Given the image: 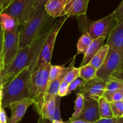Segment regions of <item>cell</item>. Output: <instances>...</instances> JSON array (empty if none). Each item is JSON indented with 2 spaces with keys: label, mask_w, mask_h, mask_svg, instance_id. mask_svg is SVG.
<instances>
[{
  "label": "cell",
  "mask_w": 123,
  "mask_h": 123,
  "mask_svg": "<svg viewBox=\"0 0 123 123\" xmlns=\"http://www.w3.org/2000/svg\"><path fill=\"white\" fill-rule=\"evenodd\" d=\"M54 20L31 45L19 49L13 61L0 71V86H3L9 82L26 67H28L31 73L34 72L43 44L55 25L56 22H54Z\"/></svg>",
  "instance_id": "obj_1"
},
{
  "label": "cell",
  "mask_w": 123,
  "mask_h": 123,
  "mask_svg": "<svg viewBox=\"0 0 123 123\" xmlns=\"http://www.w3.org/2000/svg\"><path fill=\"white\" fill-rule=\"evenodd\" d=\"M54 19L47 13L44 7L37 11L19 30V49L31 45Z\"/></svg>",
  "instance_id": "obj_2"
},
{
  "label": "cell",
  "mask_w": 123,
  "mask_h": 123,
  "mask_svg": "<svg viewBox=\"0 0 123 123\" xmlns=\"http://www.w3.org/2000/svg\"><path fill=\"white\" fill-rule=\"evenodd\" d=\"M51 62L44 63L32 72L27 82L29 96L33 99L38 114H40L48 90L49 72L52 67Z\"/></svg>",
  "instance_id": "obj_3"
},
{
  "label": "cell",
  "mask_w": 123,
  "mask_h": 123,
  "mask_svg": "<svg viewBox=\"0 0 123 123\" xmlns=\"http://www.w3.org/2000/svg\"><path fill=\"white\" fill-rule=\"evenodd\" d=\"M31 73L28 67L24 68L12 80L2 86L1 106L8 108L12 102L30 97L27 89V82Z\"/></svg>",
  "instance_id": "obj_4"
},
{
  "label": "cell",
  "mask_w": 123,
  "mask_h": 123,
  "mask_svg": "<svg viewBox=\"0 0 123 123\" xmlns=\"http://www.w3.org/2000/svg\"><path fill=\"white\" fill-rule=\"evenodd\" d=\"M79 26H85V32L92 40L99 37H108L118 21L113 12L109 15L96 21H91L86 14L78 16Z\"/></svg>",
  "instance_id": "obj_5"
},
{
  "label": "cell",
  "mask_w": 123,
  "mask_h": 123,
  "mask_svg": "<svg viewBox=\"0 0 123 123\" xmlns=\"http://www.w3.org/2000/svg\"><path fill=\"white\" fill-rule=\"evenodd\" d=\"M19 25L11 31H4L2 57L4 67L10 64L19 50Z\"/></svg>",
  "instance_id": "obj_6"
},
{
  "label": "cell",
  "mask_w": 123,
  "mask_h": 123,
  "mask_svg": "<svg viewBox=\"0 0 123 123\" xmlns=\"http://www.w3.org/2000/svg\"><path fill=\"white\" fill-rule=\"evenodd\" d=\"M123 67V60L120 54L116 50L109 48L104 62L97 70L96 77L107 83L109 81L112 75Z\"/></svg>",
  "instance_id": "obj_7"
},
{
  "label": "cell",
  "mask_w": 123,
  "mask_h": 123,
  "mask_svg": "<svg viewBox=\"0 0 123 123\" xmlns=\"http://www.w3.org/2000/svg\"><path fill=\"white\" fill-rule=\"evenodd\" d=\"M34 0H13L4 10L3 13L10 15L18 25H23L31 16Z\"/></svg>",
  "instance_id": "obj_8"
},
{
  "label": "cell",
  "mask_w": 123,
  "mask_h": 123,
  "mask_svg": "<svg viewBox=\"0 0 123 123\" xmlns=\"http://www.w3.org/2000/svg\"><path fill=\"white\" fill-rule=\"evenodd\" d=\"M67 18H68L67 16H64L62 17V18L60 19V20L56 21L54 28L49 34L48 37H47L46 40L43 44V46L41 50L40 54V56L38 57V61H37V64H36L35 71L40 66L43 64L50 62L56 37L61 30V27L64 24L66 20H67Z\"/></svg>",
  "instance_id": "obj_9"
},
{
  "label": "cell",
  "mask_w": 123,
  "mask_h": 123,
  "mask_svg": "<svg viewBox=\"0 0 123 123\" xmlns=\"http://www.w3.org/2000/svg\"><path fill=\"white\" fill-rule=\"evenodd\" d=\"M106 85V82L96 77L89 81L85 82L80 86L79 91L85 98H91L98 100L100 97L103 96Z\"/></svg>",
  "instance_id": "obj_10"
},
{
  "label": "cell",
  "mask_w": 123,
  "mask_h": 123,
  "mask_svg": "<svg viewBox=\"0 0 123 123\" xmlns=\"http://www.w3.org/2000/svg\"><path fill=\"white\" fill-rule=\"evenodd\" d=\"M100 119L98 101L94 98H85L82 110L74 120H82L90 123H95Z\"/></svg>",
  "instance_id": "obj_11"
},
{
  "label": "cell",
  "mask_w": 123,
  "mask_h": 123,
  "mask_svg": "<svg viewBox=\"0 0 123 123\" xmlns=\"http://www.w3.org/2000/svg\"><path fill=\"white\" fill-rule=\"evenodd\" d=\"M32 104H34V102L31 97H26L20 100L11 103L8 108L11 110L12 113L7 123H20L28 108Z\"/></svg>",
  "instance_id": "obj_12"
},
{
  "label": "cell",
  "mask_w": 123,
  "mask_h": 123,
  "mask_svg": "<svg viewBox=\"0 0 123 123\" xmlns=\"http://www.w3.org/2000/svg\"><path fill=\"white\" fill-rule=\"evenodd\" d=\"M106 44L120 54L123 64V22L117 24L113 29L108 36Z\"/></svg>",
  "instance_id": "obj_13"
},
{
  "label": "cell",
  "mask_w": 123,
  "mask_h": 123,
  "mask_svg": "<svg viewBox=\"0 0 123 123\" xmlns=\"http://www.w3.org/2000/svg\"><path fill=\"white\" fill-rule=\"evenodd\" d=\"M89 0H67L65 7L66 15L80 16L86 14Z\"/></svg>",
  "instance_id": "obj_14"
},
{
  "label": "cell",
  "mask_w": 123,
  "mask_h": 123,
  "mask_svg": "<svg viewBox=\"0 0 123 123\" xmlns=\"http://www.w3.org/2000/svg\"><path fill=\"white\" fill-rule=\"evenodd\" d=\"M67 0H49L44 7L48 14L54 19L66 15L65 7Z\"/></svg>",
  "instance_id": "obj_15"
},
{
  "label": "cell",
  "mask_w": 123,
  "mask_h": 123,
  "mask_svg": "<svg viewBox=\"0 0 123 123\" xmlns=\"http://www.w3.org/2000/svg\"><path fill=\"white\" fill-rule=\"evenodd\" d=\"M105 40V37H99L92 40L90 46L88 48L86 53L84 55L82 63L79 67L85 66V65L90 63L92 58L96 55L98 50L104 45L103 43H104Z\"/></svg>",
  "instance_id": "obj_16"
},
{
  "label": "cell",
  "mask_w": 123,
  "mask_h": 123,
  "mask_svg": "<svg viewBox=\"0 0 123 123\" xmlns=\"http://www.w3.org/2000/svg\"><path fill=\"white\" fill-rule=\"evenodd\" d=\"M67 70H68V67H66V69L60 74V76L56 78L54 81H53L48 86L46 94L45 96V99H44V103L46 101H48V100L54 98V97H56L58 96L59 86H60L61 82L64 80V76L66 75V73H67Z\"/></svg>",
  "instance_id": "obj_17"
},
{
  "label": "cell",
  "mask_w": 123,
  "mask_h": 123,
  "mask_svg": "<svg viewBox=\"0 0 123 123\" xmlns=\"http://www.w3.org/2000/svg\"><path fill=\"white\" fill-rule=\"evenodd\" d=\"M55 98L56 97L52 98L44 103L40 114L41 118L52 121L55 107Z\"/></svg>",
  "instance_id": "obj_18"
},
{
  "label": "cell",
  "mask_w": 123,
  "mask_h": 123,
  "mask_svg": "<svg viewBox=\"0 0 123 123\" xmlns=\"http://www.w3.org/2000/svg\"><path fill=\"white\" fill-rule=\"evenodd\" d=\"M97 101L98 112L100 118H111L114 117L110 105V102L103 97H100Z\"/></svg>",
  "instance_id": "obj_19"
},
{
  "label": "cell",
  "mask_w": 123,
  "mask_h": 123,
  "mask_svg": "<svg viewBox=\"0 0 123 123\" xmlns=\"http://www.w3.org/2000/svg\"><path fill=\"white\" fill-rule=\"evenodd\" d=\"M122 86V84L114 79H111L109 81L107 82L106 86L102 97H105L108 102H111L113 95L117 91H120Z\"/></svg>",
  "instance_id": "obj_20"
},
{
  "label": "cell",
  "mask_w": 123,
  "mask_h": 123,
  "mask_svg": "<svg viewBox=\"0 0 123 123\" xmlns=\"http://www.w3.org/2000/svg\"><path fill=\"white\" fill-rule=\"evenodd\" d=\"M108 50H109V46L107 44L103 45L102 48L98 50V52L96 54V55L92 58L89 64L96 70L98 69L104 62L108 54Z\"/></svg>",
  "instance_id": "obj_21"
},
{
  "label": "cell",
  "mask_w": 123,
  "mask_h": 123,
  "mask_svg": "<svg viewBox=\"0 0 123 123\" xmlns=\"http://www.w3.org/2000/svg\"><path fill=\"white\" fill-rule=\"evenodd\" d=\"M79 68V78H81L84 82H87L96 77L97 70L92 66L88 64L83 67Z\"/></svg>",
  "instance_id": "obj_22"
},
{
  "label": "cell",
  "mask_w": 123,
  "mask_h": 123,
  "mask_svg": "<svg viewBox=\"0 0 123 123\" xmlns=\"http://www.w3.org/2000/svg\"><path fill=\"white\" fill-rule=\"evenodd\" d=\"M92 38L88 35L86 32H85L84 34L79 38L77 44V55L80 54H84L86 53L88 48L92 42Z\"/></svg>",
  "instance_id": "obj_23"
},
{
  "label": "cell",
  "mask_w": 123,
  "mask_h": 123,
  "mask_svg": "<svg viewBox=\"0 0 123 123\" xmlns=\"http://www.w3.org/2000/svg\"><path fill=\"white\" fill-rule=\"evenodd\" d=\"M0 24L3 31H11L18 25L13 18L3 12L0 14Z\"/></svg>",
  "instance_id": "obj_24"
},
{
  "label": "cell",
  "mask_w": 123,
  "mask_h": 123,
  "mask_svg": "<svg viewBox=\"0 0 123 123\" xmlns=\"http://www.w3.org/2000/svg\"><path fill=\"white\" fill-rule=\"evenodd\" d=\"M76 56V55L74 56L72 63L68 67V70L66 73V75L64 78V80L67 82L69 84H70L72 82H73L77 78H79V68H76L75 67H74Z\"/></svg>",
  "instance_id": "obj_25"
},
{
  "label": "cell",
  "mask_w": 123,
  "mask_h": 123,
  "mask_svg": "<svg viewBox=\"0 0 123 123\" xmlns=\"http://www.w3.org/2000/svg\"><path fill=\"white\" fill-rule=\"evenodd\" d=\"M84 100H85V97H84V95L80 92H78L76 94V98L74 102V113L73 114L72 117L69 119L68 123L73 121L80 114L82 110L83 107H84Z\"/></svg>",
  "instance_id": "obj_26"
},
{
  "label": "cell",
  "mask_w": 123,
  "mask_h": 123,
  "mask_svg": "<svg viewBox=\"0 0 123 123\" xmlns=\"http://www.w3.org/2000/svg\"><path fill=\"white\" fill-rule=\"evenodd\" d=\"M64 65H63V66H52L50 70V72H49L48 88V86H49V85H50L53 81H54L56 78H58L60 76V74L63 72V71L65 69H66V67H64Z\"/></svg>",
  "instance_id": "obj_27"
},
{
  "label": "cell",
  "mask_w": 123,
  "mask_h": 123,
  "mask_svg": "<svg viewBox=\"0 0 123 123\" xmlns=\"http://www.w3.org/2000/svg\"><path fill=\"white\" fill-rule=\"evenodd\" d=\"M110 105L114 117H123V102H111Z\"/></svg>",
  "instance_id": "obj_28"
},
{
  "label": "cell",
  "mask_w": 123,
  "mask_h": 123,
  "mask_svg": "<svg viewBox=\"0 0 123 123\" xmlns=\"http://www.w3.org/2000/svg\"><path fill=\"white\" fill-rule=\"evenodd\" d=\"M61 98L60 96H57L55 98V107L54 111V117H53L52 121H62L61 117V112H60V103H61Z\"/></svg>",
  "instance_id": "obj_29"
},
{
  "label": "cell",
  "mask_w": 123,
  "mask_h": 123,
  "mask_svg": "<svg viewBox=\"0 0 123 123\" xmlns=\"http://www.w3.org/2000/svg\"><path fill=\"white\" fill-rule=\"evenodd\" d=\"M84 83V81L82 79H79V78L76 79L75 80H73V82L70 83L69 84V87H68V92H67V96H68L69 94H70L71 92L75 90L76 89L78 88V87H80L82 85V84Z\"/></svg>",
  "instance_id": "obj_30"
},
{
  "label": "cell",
  "mask_w": 123,
  "mask_h": 123,
  "mask_svg": "<svg viewBox=\"0 0 123 123\" xmlns=\"http://www.w3.org/2000/svg\"><path fill=\"white\" fill-rule=\"evenodd\" d=\"M118 23L123 22V0L121 1L117 8L113 12Z\"/></svg>",
  "instance_id": "obj_31"
},
{
  "label": "cell",
  "mask_w": 123,
  "mask_h": 123,
  "mask_svg": "<svg viewBox=\"0 0 123 123\" xmlns=\"http://www.w3.org/2000/svg\"><path fill=\"white\" fill-rule=\"evenodd\" d=\"M69 83L65 80H62L60 84V86L58 89V96H60L61 97L67 96V92H68V87H69Z\"/></svg>",
  "instance_id": "obj_32"
},
{
  "label": "cell",
  "mask_w": 123,
  "mask_h": 123,
  "mask_svg": "<svg viewBox=\"0 0 123 123\" xmlns=\"http://www.w3.org/2000/svg\"><path fill=\"white\" fill-rule=\"evenodd\" d=\"M111 79H114V80H117V81L119 82L121 84H122L123 86L122 88H121V90L120 91H122L123 92V68H120L117 72H115L112 75Z\"/></svg>",
  "instance_id": "obj_33"
},
{
  "label": "cell",
  "mask_w": 123,
  "mask_h": 123,
  "mask_svg": "<svg viewBox=\"0 0 123 123\" xmlns=\"http://www.w3.org/2000/svg\"><path fill=\"white\" fill-rule=\"evenodd\" d=\"M48 1H49V0H34L33 6H32L31 16H32L37 11H38L40 8L44 7L45 4Z\"/></svg>",
  "instance_id": "obj_34"
},
{
  "label": "cell",
  "mask_w": 123,
  "mask_h": 123,
  "mask_svg": "<svg viewBox=\"0 0 123 123\" xmlns=\"http://www.w3.org/2000/svg\"><path fill=\"white\" fill-rule=\"evenodd\" d=\"M95 123H123V117H112L111 118H100Z\"/></svg>",
  "instance_id": "obj_35"
},
{
  "label": "cell",
  "mask_w": 123,
  "mask_h": 123,
  "mask_svg": "<svg viewBox=\"0 0 123 123\" xmlns=\"http://www.w3.org/2000/svg\"><path fill=\"white\" fill-rule=\"evenodd\" d=\"M123 97V92L121 91H118L115 92L112 97V102H120L122 101Z\"/></svg>",
  "instance_id": "obj_36"
},
{
  "label": "cell",
  "mask_w": 123,
  "mask_h": 123,
  "mask_svg": "<svg viewBox=\"0 0 123 123\" xmlns=\"http://www.w3.org/2000/svg\"><path fill=\"white\" fill-rule=\"evenodd\" d=\"M0 123H7V115H6L4 109L2 108L0 109Z\"/></svg>",
  "instance_id": "obj_37"
},
{
  "label": "cell",
  "mask_w": 123,
  "mask_h": 123,
  "mask_svg": "<svg viewBox=\"0 0 123 123\" xmlns=\"http://www.w3.org/2000/svg\"><path fill=\"white\" fill-rule=\"evenodd\" d=\"M13 1V0H0V7H3L4 10L6 9Z\"/></svg>",
  "instance_id": "obj_38"
},
{
  "label": "cell",
  "mask_w": 123,
  "mask_h": 123,
  "mask_svg": "<svg viewBox=\"0 0 123 123\" xmlns=\"http://www.w3.org/2000/svg\"><path fill=\"white\" fill-rule=\"evenodd\" d=\"M3 37H4V31L0 24V54L2 53V44H3Z\"/></svg>",
  "instance_id": "obj_39"
},
{
  "label": "cell",
  "mask_w": 123,
  "mask_h": 123,
  "mask_svg": "<svg viewBox=\"0 0 123 123\" xmlns=\"http://www.w3.org/2000/svg\"><path fill=\"white\" fill-rule=\"evenodd\" d=\"M4 64L3 62H2V54H0V71L2 70L4 68Z\"/></svg>",
  "instance_id": "obj_40"
},
{
  "label": "cell",
  "mask_w": 123,
  "mask_h": 123,
  "mask_svg": "<svg viewBox=\"0 0 123 123\" xmlns=\"http://www.w3.org/2000/svg\"><path fill=\"white\" fill-rule=\"evenodd\" d=\"M68 123H90L86 122V121H82V120H73V121H71V122Z\"/></svg>",
  "instance_id": "obj_41"
},
{
  "label": "cell",
  "mask_w": 123,
  "mask_h": 123,
  "mask_svg": "<svg viewBox=\"0 0 123 123\" xmlns=\"http://www.w3.org/2000/svg\"><path fill=\"white\" fill-rule=\"evenodd\" d=\"M2 97V86H0V101H1Z\"/></svg>",
  "instance_id": "obj_42"
},
{
  "label": "cell",
  "mask_w": 123,
  "mask_h": 123,
  "mask_svg": "<svg viewBox=\"0 0 123 123\" xmlns=\"http://www.w3.org/2000/svg\"><path fill=\"white\" fill-rule=\"evenodd\" d=\"M52 123H64V122H62V121H54Z\"/></svg>",
  "instance_id": "obj_43"
},
{
  "label": "cell",
  "mask_w": 123,
  "mask_h": 123,
  "mask_svg": "<svg viewBox=\"0 0 123 123\" xmlns=\"http://www.w3.org/2000/svg\"><path fill=\"white\" fill-rule=\"evenodd\" d=\"M3 11H4V8H3V7H0V14H1V13H2V12H3Z\"/></svg>",
  "instance_id": "obj_44"
},
{
  "label": "cell",
  "mask_w": 123,
  "mask_h": 123,
  "mask_svg": "<svg viewBox=\"0 0 123 123\" xmlns=\"http://www.w3.org/2000/svg\"><path fill=\"white\" fill-rule=\"evenodd\" d=\"M2 108V106H1V101H0V109Z\"/></svg>",
  "instance_id": "obj_45"
},
{
  "label": "cell",
  "mask_w": 123,
  "mask_h": 123,
  "mask_svg": "<svg viewBox=\"0 0 123 123\" xmlns=\"http://www.w3.org/2000/svg\"><path fill=\"white\" fill-rule=\"evenodd\" d=\"M122 102H123V100H122Z\"/></svg>",
  "instance_id": "obj_46"
},
{
  "label": "cell",
  "mask_w": 123,
  "mask_h": 123,
  "mask_svg": "<svg viewBox=\"0 0 123 123\" xmlns=\"http://www.w3.org/2000/svg\"></svg>",
  "instance_id": "obj_47"
}]
</instances>
